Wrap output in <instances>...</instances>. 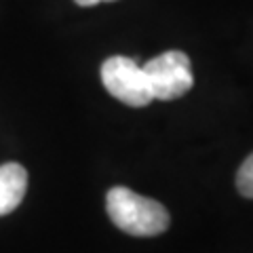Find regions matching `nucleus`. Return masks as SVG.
Segmentation results:
<instances>
[{"instance_id":"6","label":"nucleus","mask_w":253,"mask_h":253,"mask_svg":"<svg viewBox=\"0 0 253 253\" xmlns=\"http://www.w3.org/2000/svg\"><path fill=\"white\" fill-rule=\"evenodd\" d=\"M76 4L81 6H93V4H99V2H114V0H74Z\"/></svg>"},{"instance_id":"5","label":"nucleus","mask_w":253,"mask_h":253,"mask_svg":"<svg viewBox=\"0 0 253 253\" xmlns=\"http://www.w3.org/2000/svg\"><path fill=\"white\" fill-rule=\"evenodd\" d=\"M236 188L245 199H253V154L245 158V163L236 173Z\"/></svg>"},{"instance_id":"4","label":"nucleus","mask_w":253,"mask_h":253,"mask_svg":"<svg viewBox=\"0 0 253 253\" xmlns=\"http://www.w3.org/2000/svg\"><path fill=\"white\" fill-rule=\"evenodd\" d=\"M28 190V171L19 163L0 165V215H9L21 205Z\"/></svg>"},{"instance_id":"3","label":"nucleus","mask_w":253,"mask_h":253,"mask_svg":"<svg viewBox=\"0 0 253 253\" xmlns=\"http://www.w3.org/2000/svg\"><path fill=\"white\" fill-rule=\"evenodd\" d=\"M141 68H144L154 99H177L186 95L194 84L192 63H190L188 55L181 51H165Z\"/></svg>"},{"instance_id":"2","label":"nucleus","mask_w":253,"mask_h":253,"mask_svg":"<svg viewBox=\"0 0 253 253\" xmlns=\"http://www.w3.org/2000/svg\"><path fill=\"white\" fill-rule=\"evenodd\" d=\"M101 83L112 97L131 108H144L154 101L144 68L125 55H114L101 63Z\"/></svg>"},{"instance_id":"1","label":"nucleus","mask_w":253,"mask_h":253,"mask_svg":"<svg viewBox=\"0 0 253 253\" xmlns=\"http://www.w3.org/2000/svg\"><path fill=\"white\" fill-rule=\"evenodd\" d=\"M106 211L112 224L131 236H158L171 224L165 205L125 186H114L108 190Z\"/></svg>"}]
</instances>
